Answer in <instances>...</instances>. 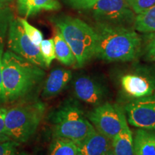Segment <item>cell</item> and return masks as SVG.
<instances>
[{
    "label": "cell",
    "instance_id": "6da1fadb",
    "mask_svg": "<svg viewBox=\"0 0 155 155\" xmlns=\"http://www.w3.org/2000/svg\"><path fill=\"white\" fill-rule=\"evenodd\" d=\"M95 56L106 62H130L142 54V38L134 28L97 23Z\"/></svg>",
    "mask_w": 155,
    "mask_h": 155
},
{
    "label": "cell",
    "instance_id": "7a4b0ae2",
    "mask_svg": "<svg viewBox=\"0 0 155 155\" xmlns=\"http://www.w3.org/2000/svg\"><path fill=\"white\" fill-rule=\"evenodd\" d=\"M2 75L6 103H15L28 98L42 82L44 69L10 50L2 60Z\"/></svg>",
    "mask_w": 155,
    "mask_h": 155
},
{
    "label": "cell",
    "instance_id": "3957f363",
    "mask_svg": "<svg viewBox=\"0 0 155 155\" xmlns=\"http://www.w3.org/2000/svg\"><path fill=\"white\" fill-rule=\"evenodd\" d=\"M7 108L5 115L7 134L19 144L35 134L45 113V104L37 98H23Z\"/></svg>",
    "mask_w": 155,
    "mask_h": 155
},
{
    "label": "cell",
    "instance_id": "277c9868",
    "mask_svg": "<svg viewBox=\"0 0 155 155\" xmlns=\"http://www.w3.org/2000/svg\"><path fill=\"white\" fill-rule=\"evenodd\" d=\"M50 21L60 31L74 54L75 67L82 68L95 56L97 37L96 31L82 19L59 15Z\"/></svg>",
    "mask_w": 155,
    "mask_h": 155
},
{
    "label": "cell",
    "instance_id": "5b68a950",
    "mask_svg": "<svg viewBox=\"0 0 155 155\" xmlns=\"http://www.w3.org/2000/svg\"><path fill=\"white\" fill-rule=\"evenodd\" d=\"M53 137L78 142L95 130V128L76 101H64L50 115Z\"/></svg>",
    "mask_w": 155,
    "mask_h": 155
},
{
    "label": "cell",
    "instance_id": "8992f818",
    "mask_svg": "<svg viewBox=\"0 0 155 155\" xmlns=\"http://www.w3.org/2000/svg\"><path fill=\"white\" fill-rule=\"evenodd\" d=\"M121 94L131 101L155 94V67L138 65L119 77Z\"/></svg>",
    "mask_w": 155,
    "mask_h": 155
},
{
    "label": "cell",
    "instance_id": "52a82bcc",
    "mask_svg": "<svg viewBox=\"0 0 155 155\" xmlns=\"http://www.w3.org/2000/svg\"><path fill=\"white\" fill-rule=\"evenodd\" d=\"M87 117L98 132L111 140L128 124L124 110L109 102L95 106Z\"/></svg>",
    "mask_w": 155,
    "mask_h": 155
},
{
    "label": "cell",
    "instance_id": "ba28073f",
    "mask_svg": "<svg viewBox=\"0 0 155 155\" xmlns=\"http://www.w3.org/2000/svg\"><path fill=\"white\" fill-rule=\"evenodd\" d=\"M91 9L97 23L134 28L136 15L127 0H98Z\"/></svg>",
    "mask_w": 155,
    "mask_h": 155
},
{
    "label": "cell",
    "instance_id": "9c48e42d",
    "mask_svg": "<svg viewBox=\"0 0 155 155\" xmlns=\"http://www.w3.org/2000/svg\"><path fill=\"white\" fill-rule=\"evenodd\" d=\"M7 45L10 51L42 69L47 68L40 48L30 40L17 19H13L9 25Z\"/></svg>",
    "mask_w": 155,
    "mask_h": 155
},
{
    "label": "cell",
    "instance_id": "30bf717a",
    "mask_svg": "<svg viewBox=\"0 0 155 155\" xmlns=\"http://www.w3.org/2000/svg\"><path fill=\"white\" fill-rule=\"evenodd\" d=\"M124 110L129 124L138 129H155V94L129 101Z\"/></svg>",
    "mask_w": 155,
    "mask_h": 155
},
{
    "label": "cell",
    "instance_id": "8fae6325",
    "mask_svg": "<svg viewBox=\"0 0 155 155\" xmlns=\"http://www.w3.org/2000/svg\"><path fill=\"white\" fill-rule=\"evenodd\" d=\"M73 93L78 100L96 106L105 102L108 88L105 83L96 77L80 75L73 81Z\"/></svg>",
    "mask_w": 155,
    "mask_h": 155
},
{
    "label": "cell",
    "instance_id": "7c38bea8",
    "mask_svg": "<svg viewBox=\"0 0 155 155\" xmlns=\"http://www.w3.org/2000/svg\"><path fill=\"white\" fill-rule=\"evenodd\" d=\"M73 78L72 71L63 68L52 70L45 81L42 96L50 98L58 96L66 88Z\"/></svg>",
    "mask_w": 155,
    "mask_h": 155
},
{
    "label": "cell",
    "instance_id": "4fadbf2b",
    "mask_svg": "<svg viewBox=\"0 0 155 155\" xmlns=\"http://www.w3.org/2000/svg\"><path fill=\"white\" fill-rule=\"evenodd\" d=\"M81 155H104L112 149L111 139L95 130L82 140L75 142Z\"/></svg>",
    "mask_w": 155,
    "mask_h": 155
},
{
    "label": "cell",
    "instance_id": "5bb4252c",
    "mask_svg": "<svg viewBox=\"0 0 155 155\" xmlns=\"http://www.w3.org/2000/svg\"><path fill=\"white\" fill-rule=\"evenodd\" d=\"M61 4L57 0H17V12L25 17L38 14L42 10H58Z\"/></svg>",
    "mask_w": 155,
    "mask_h": 155
},
{
    "label": "cell",
    "instance_id": "9a60e30c",
    "mask_svg": "<svg viewBox=\"0 0 155 155\" xmlns=\"http://www.w3.org/2000/svg\"><path fill=\"white\" fill-rule=\"evenodd\" d=\"M133 139L135 155H155V129H138Z\"/></svg>",
    "mask_w": 155,
    "mask_h": 155
},
{
    "label": "cell",
    "instance_id": "2e32d148",
    "mask_svg": "<svg viewBox=\"0 0 155 155\" xmlns=\"http://www.w3.org/2000/svg\"><path fill=\"white\" fill-rule=\"evenodd\" d=\"M112 150L116 155H135L132 131L127 125L111 140Z\"/></svg>",
    "mask_w": 155,
    "mask_h": 155
},
{
    "label": "cell",
    "instance_id": "e0dca14e",
    "mask_svg": "<svg viewBox=\"0 0 155 155\" xmlns=\"http://www.w3.org/2000/svg\"><path fill=\"white\" fill-rule=\"evenodd\" d=\"M53 40L55 43L56 59L65 66L75 65L76 61L74 54L58 29L56 30Z\"/></svg>",
    "mask_w": 155,
    "mask_h": 155
},
{
    "label": "cell",
    "instance_id": "ac0fdd59",
    "mask_svg": "<svg viewBox=\"0 0 155 155\" xmlns=\"http://www.w3.org/2000/svg\"><path fill=\"white\" fill-rule=\"evenodd\" d=\"M48 155H81L78 144L71 139L53 137Z\"/></svg>",
    "mask_w": 155,
    "mask_h": 155
},
{
    "label": "cell",
    "instance_id": "d6986e66",
    "mask_svg": "<svg viewBox=\"0 0 155 155\" xmlns=\"http://www.w3.org/2000/svg\"><path fill=\"white\" fill-rule=\"evenodd\" d=\"M134 29L142 33L155 32V6L137 15Z\"/></svg>",
    "mask_w": 155,
    "mask_h": 155
},
{
    "label": "cell",
    "instance_id": "ffe728a7",
    "mask_svg": "<svg viewBox=\"0 0 155 155\" xmlns=\"http://www.w3.org/2000/svg\"><path fill=\"white\" fill-rule=\"evenodd\" d=\"M14 19V13L9 6L0 9V44H4L9 25Z\"/></svg>",
    "mask_w": 155,
    "mask_h": 155
},
{
    "label": "cell",
    "instance_id": "44dd1931",
    "mask_svg": "<svg viewBox=\"0 0 155 155\" xmlns=\"http://www.w3.org/2000/svg\"><path fill=\"white\" fill-rule=\"evenodd\" d=\"M39 48L46 67L49 68L52 62L55 59V43L53 38L42 40L39 45Z\"/></svg>",
    "mask_w": 155,
    "mask_h": 155
},
{
    "label": "cell",
    "instance_id": "7402d4cb",
    "mask_svg": "<svg viewBox=\"0 0 155 155\" xmlns=\"http://www.w3.org/2000/svg\"><path fill=\"white\" fill-rule=\"evenodd\" d=\"M142 38V53L147 61L155 63V32L145 33Z\"/></svg>",
    "mask_w": 155,
    "mask_h": 155
},
{
    "label": "cell",
    "instance_id": "603a6c76",
    "mask_svg": "<svg viewBox=\"0 0 155 155\" xmlns=\"http://www.w3.org/2000/svg\"><path fill=\"white\" fill-rule=\"evenodd\" d=\"M20 24L22 25L23 29H24L25 32L30 40L32 41L35 45H40L41 42L43 40V35L38 29L35 28L34 26L31 25L26 19L24 18H17Z\"/></svg>",
    "mask_w": 155,
    "mask_h": 155
},
{
    "label": "cell",
    "instance_id": "cb8c5ba5",
    "mask_svg": "<svg viewBox=\"0 0 155 155\" xmlns=\"http://www.w3.org/2000/svg\"><path fill=\"white\" fill-rule=\"evenodd\" d=\"M127 2L136 15L155 6V0H127Z\"/></svg>",
    "mask_w": 155,
    "mask_h": 155
},
{
    "label": "cell",
    "instance_id": "d4e9b609",
    "mask_svg": "<svg viewBox=\"0 0 155 155\" xmlns=\"http://www.w3.org/2000/svg\"><path fill=\"white\" fill-rule=\"evenodd\" d=\"M19 145V143L12 140L0 141V155H13Z\"/></svg>",
    "mask_w": 155,
    "mask_h": 155
},
{
    "label": "cell",
    "instance_id": "484cf974",
    "mask_svg": "<svg viewBox=\"0 0 155 155\" xmlns=\"http://www.w3.org/2000/svg\"><path fill=\"white\" fill-rule=\"evenodd\" d=\"M7 108L0 106V141L11 140L7 134L5 127V115Z\"/></svg>",
    "mask_w": 155,
    "mask_h": 155
},
{
    "label": "cell",
    "instance_id": "4316f807",
    "mask_svg": "<svg viewBox=\"0 0 155 155\" xmlns=\"http://www.w3.org/2000/svg\"><path fill=\"white\" fill-rule=\"evenodd\" d=\"M71 7L78 9H91L98 0H66Z\"/></svg>",
    "mask_w": 155,
    "mask_h": 155
},
{
    "label": "cell",
    "instance_id": "83f0119b",
    "mask_svg": "<svg viewBox=\"0 0 155 155\" xmlns=\"http://www.w3.org/2000/svg\"><path fill=\"white\" fill-rule=\"evenodd\" d=\"M4 53V44H0V105L6 104L5 94H4L2 85V60Z\"/></svg>",
    "mask_w": 155,
    "mask_h": 155
},
{
    "label": "cell",
    "instance_id": "f1b7e54d",
    "mask_svg": "<svg viewBox=\"0 0 155 155\" xmlns=\"http://www.w3.org/2000/svg\"><path fill=\"white\" fill-rule=\"evenodd\" d=\"M9 4H10V2H9L8 0H0V9L8 7Z\"/></svg>",
    "mask_w": 155,
    "mask_h": 155
},
{
    "label": "cell",
    "instance_id": "f546056e",
    "mask_svg": "<svg viewBox=\"0 0 155 155\" xmlns=\"http://www.w3.org/2000/svg\"><path fill=\"white\" fill-rule=\"evenodd\" d=\"M104 155H116V154H114V152H113V150H112V149H111V150H110L109 151H108V152H106Z\"/></svg>",
    "mask_w": 155,
    "mask_h": 155
},
{
    "label": "cell",
    "instance_id": "4dcf8cb0",
    "mask_svg": "<svg viewBox=\"0 0 155 155\" xmlns=\"http://www.w3.org/2000/svg\"><path fill=\"white\" fill-rule=\"evenodd\" d=\"M13 155H30L29 154H28V153L26 152H20V153H15Z\"/></svg>",
    "mask_w": 155,
    "mask_h": 155
},
{
    "label": "cell",
    "instance_id": "1f68e13d",
    "mask_svg": "<svg viewBox=\"0 0 155 155\" xmlns=\"http://www.w3.org/2000/svg\"><path fill=\"white\" fill-rule=\"evenodd\" d=\"M9 2H12V0H8Z\"/></svg>",
    "mask_w": 155,
    "mask_h": 155
}]
</instances>
